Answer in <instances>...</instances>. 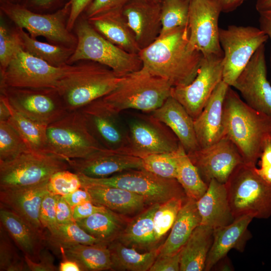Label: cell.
I'll return each mask as SVG.
<instances>
[{
    "label": "cell",
    "instance_id": "obj_1",
    "mask_svg": "<svg viewBox=\"0 0 271 271\" xmlns=\"http://www.w3.org/2000/svg\"><path fill=\"white\" fill-rule=\"evenodd\" d=\"M143 66L172 87L184 86L196 77L203 56L189 41L188 27L175 29L142 49Z\"/></svg>",
    "mask_w": 271,
    "mask_h": 271
},
{
    "label": "cell",
    "instance_id": "obj_2",
    "mask_svg": "<svg viewBox=\"0 0 271 271\" xmlns=\"http://www.w3.org/2000/svg\"><path fill=\"white\" fill-rule=\"evenodd\" d=\"M222 122L224 136L236 146L243 163L256 166L266 143L271 140V116L249 106L229 86Z\"/></svg>",
    "mask_w": 271,
    "mask_h": 271
},
{
    "label": "cell",
    "instance_id": "obj_3",
    "mask_svg": "<svg viewBox=\"0 0 271 271\" xmlns=\"http://www.w3.org/2000/svg\"><path fill=\"white\" fill-rule=\"evenodd\" d=\"M172 88L168 81L143 66L120 77L115 88L102 98L118 113L129 109L153 112L171 96Z\"/></svg>",
    "mask_w": 271,
    "mask_h": 271
},
{
    "label": "cell",
    "instance_id": "obj_4",
    "mask_svg": "<svg viewBox=\"0 0 271 271\" xmlns=\"http://www.w3.org/2000/svg\"><path fill=\"white\" fill-rule=\"evenodd\" d=\"M75 26L77 44L68 64L80 61L94 62L108 67L119 77L143 67L139 54L127 52L110 42L86 18L77 20Z\"/></svg>",
    "mask_w": 271,
    "mask_h": 271
},
{
    "label": "cell",
    "instance_id": "obj_5",
    "mask_svg": "<svg viewBox=\"0 0 271 271\" xmlns=\"http://www.w3.org/2000/svg\"><path fill=\"white\" fill-rule=\"evenodd\" d=\"M120 78L108 67L89 61L74 65L61 80L57 90L67 110L71 111L109 93Z\"/></svg>",
    "mask_w": 271,
    "mask_h": 271
},
{
    "label": "cell",
    "instance_id": "obj_6",
    "mask_svg": "<svg viewBox=\"0 0 271 271\" xmlns=\"http://www.w3.org/2000/svg\"><path fill=\"white\" fill-rule=\"evenodd\" d=\"M256 166H238L225 184L235 218L249 215L253 218L271 216V184L256 172Z\"/></svg>",
    "mask_w": 271,
    "mask_h": 271
},
{
    "label": "cell",
    "instance_id": "obj_7",
    "mask_svg": "<svg viewBox=\"0 0 271 271\" xmlns=\"http://www.w3.org/2000/svg\"><path fill=\"white\" fill-rule=\"evenodd\" d=\"M77 174L82 188L89 185H101L123 189L142 196L149 205L162 204L175 197L187 198L176 179L162 178L143 169H131L100 178Z\"/></svg>",
    "mask_w": 271,
    "mask_h": 271
},
{
    "label": "cell",
    "instance_id": "obj_8",
    "mask_svg": "<svg viewBox=\"0 0 271 271\" xmlns=\"http://www.w3.org/2000/svg\"><path fill=\"white\" fill-rule=\"evenodd\" d=\"M47 133L49 154L66 161L84 158L103 148L90 131L80 109L48 125Z\"/></svg>",
    "mask_w": 271,
    "mask_h": 271
},
{
    "label": "cell",
    "instance_id": "obj_9",
    "mask_svg": "<svg viewBox=\"0 0 271 271\" xmlns=\"http://www.w3.org/2000/svg\"><path fill=\"white\" fill-rule=\"evenodd\" d=\"M73 66H52L22 48L15 54L6 70L0 72V89L7 87L57 89Z\"/></svg>",
    "mask_w": 271,
    "mask_h": 271
},
{
    "label": "cell",
    "instance_id": "obj_10",
    "mask_svg": "<svg viewBox=\"0 0 271 271\" xmlns=\"http://www.w3.org/2000/svg\"><path fill=\"white\" fill-rule=\"evenodd\" d=\"M1 10L17 27L26 30L30 36H42L56 44L75 47L76 36L69 31L67 24L70 12V2L62 9L50 14L33 12L14 2L1 3Z\"/></svg>",
    "mask_w": 271,
    "mask_h": 271
},
{
    "label": "cell",
    "instance_id": "obj_11",
    "mask_svg": "<svg viewBox=\"0 0 271 271\" xmlns=\"http://www.w3.org/2000/svg\"><path fill=\"white\" fill-rule=\"evenodd\" d=\"M69 168L65 160L56 155L24 153L10 161L0 162V189L39 185Z\"/></svg>",
    "mask_w": 271,
    "mask_h": 271
},
{
    "label": "cell",
    "instance_id": "obj_12",
    "mask_svg": "<svg viewBox=\"0 0 271 271\" xmlns=\"http://www.w3.org/2000/svg\"><path fill=\"white\" fill-rule=\"evenodd\" d=\"M268 39L259 28L229 25L219 28V42L223 52L222 80L232 87L251 58Z\"/></svg>",
    "mask_w": 271,
    "mask_h": 271
},
{
    "label": "cell",
    "instance_id": "obj_13",
    "mask_svg": "<svg viewBox=\"0 0 271 271\" xmlns=\"http://www.w3.org/2000/svg\"><path fill=\"white\" fill-rule=\"evenodd\" d=\"M1 94L7 97L17 111L46 125L69 112L56 88L7 87L1 90Z\"/></svg>",
    "mask_w": 271,
    "mask_h": 271
},
{
    "label": "cell",
    "instance_id": "obj_14",
    "mask_svg": "<svg viewBox=\"0 0 271 271\" xmlns=\"http://www.w3.org/2000/svg\"><path fill=\"white\" fill-rule=\"evenodd\" d=\"M126 154L141 158L176 151L180 143L173 131L152 114H137L128 123Z\"/></svg>",
    "mask_w": 271,
    "mask_h": 271
},
{
    "label": "cell",
    "instance_id": "obj_15",
    "mask_svg": "<svg viewBox=\"0 0 271 271\" xmlns=\"http://www.w3.org/2000/svg\"><path fill=\"white\" fill-rule=\"evenodd\" d=\"M223 56L202 59L194 79L184 86L173 87L171 96L178 101L194 120L202 112L213 91L222 80Z\"/></svg>",
    "mask_w": 271,
    "mask_h": 271
},
{
    "label": "cell",
    "instance_id": "obj_16",
    "mask_svg": "<svg viewBox=\"0 0 271 271\" xmlns=\"http://www.w3.org/2000/svg\"><path fill=\"white\" fill-rule=\"evenodd\" d=\"M221 11L212 0H191L188 29L189 41L204 57L223 56L219 42L218 19Z\"/></svg>",
    "mask_w": 271,
    "mask_h": 271
},
{
    "label": "cell",
    "instance_id": "obj_17",
    "mask_svg": "<svg viewBox=\"0 0 271 271\" xmlns=\"http://www.w3.org/2000/svg\"><path fill=\"white\" fill-rule=\"evenodd\" d=\"M187 155L207 185L212 179L225 184L234 169L244 163L238 149L226 136L211 146Z\"/></svg>",
    "mask_w": 271,
    "mask_h": 271
},
{
    "label": "cell",
    "instance_id": "obj_18",
    "mask_svg": "<svg viewBox=\"0 0 271 271\" xmlns=\"http://www.w3.org/2000/svg\"><path fill=\"white\" fill-rule=\"evenodd\" d=\"M80 109L90 131L103 148L126 154L128 131L121 122L119 113L109 108L102 98Z\"/></svg>",
    "mask_w": 271,
    "mask_h": 271
},
{
    "label": "cell",
    "instance_id": "obj_19",
    "mask_svg": "<svg viewBox=\"0 0 271 271\" xmlns=\"http://www.w3.org/2000/svg\"><path fill=\"white\" fill-rule=\"evenodd\" d=\"M265 44L254 53L232 86L252 108L271 116V85L267 78Z\"/></svg>",
    "mask_w": 271,
    "mask_h": 271
},
{
    "label": "cell",
    "instance_id": "obj_20",
    "mask_svg": "<svg viewBox=\"0 0 271 271\" xmlns=\"http://www.w3.org/2000/svg\"><path fill=\"white\" fill-rule=\"evenodd\" d=\"M74 172L91 178H105L131 169H142L141 158L101 148L82 159L66 161Z\"/></svg>",
    "mask_w": 271,
    "mask_h": 271
},
{
    "label": "cell",
    "instance_id": "obj_21",
    "mask_svg": "<svg viewBox=\"0 0 271 271\" xmlns=\"http://www.w3.org/2000/svg\"><path fill=\"white\" fill-rule=\"evenodd\" d=\"M161 3L151 0H130L122 13L141 50L154 42L161 29Z\"/></svg>",
    "mask_w": 271,
    "mask_h": 271
},
{
    "label": "cell",
    "instance_id": "obj_22",
    "mask_svg": "<svg viewBox=\"0 0 271 271\" xmlns=\"http://www.w3.org/2000/svg\"><path fill=\"white\" fill-rule=\"evenodd\" d=\"M48 182L39 185L0 189L1 206L15 212L39 230L45 229L40 220L42 201L49 192Z\"/></svg>",
    "mask_w": 271,
    "mask_h": 271
},
{
    "label": "cell",
    "instance_id": "obj_23",
    "mask_svg": "<svg viewBox=\"0 0 271 271\" xmlns=\"http://www.w3.org/2000/svg\"><path fill=\"white\" fill-rule=\"evenodd\" d=\"M229 86L223 80L221 81L213 91L202 112L194 120L200 148L211 146L225 136L222 122L223 102Z\"/></svg>",
    "mask_w": 271,
    "mask_h": 271
},
{
    "label": "cell",
    "instance_id": "obj_24",
    "mask_svg": "<svg viewBox=\"0 0 271 271\" xmlns=\"http://www.w3.org/2000/svg\"><path fill=\"white\" fill-rule=\"evenodd\" d=\"M253 219L249 215L241 216L228 225L214 229L213 241L207 257L205 271L212 270L230 250L244 251L247 241L252 237L248 227Z\"/></svg>",
    "mask_w": 271,
    "mask_h": 271
},
{
    "label": "cell",
    "instance_id": "obj_25",
    "mask_svg": "<svg viewBox=\"0 0 271 271\" xmlns=\"http://www.w3.org/2000/svg\"><path fill=\"white\" fill-rule=\"evenodd\" d=\"M152 114L173 131L187 154L200 149L194 119L174 97L171 96L168 97Z\"/></svg>",
    "mask_w": 271,
    "mask_h": 271
},
{
    "label": "cell",
    "instance_id": "obj_26",
    "mask_svg": "<svg viewBox=\"0 0 271 271\" xmlns=\"http://www.w3.org/2000/svg\"><path fill=\"white\" fill-rule=\"evenodd\" d=\"M1 224L17 245L34 261L39 260L46 237L39 230L12 211L1 206Z\"/></svg>",
    "mask_w": 271,
    "mask_h": 271
},
{
    "label": "cell",
    "instance_id": "obj_27",
    "mask_svg": "<svg viewBox=\"0 0 271 271\" xmlns=\"http://www.w3.org/2000/svg\"><path fill=\"white\" fill-rule=\"evenodd\" d=\"M201 224L215 229L231 223L234 220L225 184L210 181L204 194L196 201Z\"/></svg>",
    "mask_w": 271,
    "mask_h": 271
},
{
    "label": "cell",
    "instance_id": "obj_28",
    "mask_svg": "<svg viewBox=\"0 0 271 271\" xmlns=\"http://www.w3.org/2000/svg\"><path fill=\"white\" fill-rule=\"evenodd\" d=\"M82 188L87 190L95 204L125 217L137 215L149 205L142 196L117 187L89 185Z\"/></svg>",
    "mask_w": 271,
    "mask_h": 271
},
{
    "label": "cell",
    "instance_id": "obj_29",
    "mask_svg": "<svg viewBox=\"0 0 271 271\" xmlns=\"http://www.w3.org/2000/svg\"><path fill=\"white\" fill-rule=\"evenodd\" d=\"M87 19L95 30L110 42L127 52L139 54L141 50L122 10L109 11Z\"/></svg>",
    "mask_w": 271,
    "mask_h": 271
},
{
    "label": "cell",
    "instance_id": "obj_30",
    "mask_svg": "<svg viewBox=\"0 0 271 271\" xmlns=\"http://www.w3.org/2000/svg\"><path fill=\"white\" fill-rule=\"evenodd\" d=\"M201 224L196 201L188 198L180 210L170 233L159 246L158 257L172 255L180 251L193 231Z\"/></svg>",
    "mask_w": 271,
    "mask_h": 271
},
{
    "label": "cell",
    "instance_id": "obj_31",
    "mask_svg": "<svg viewBox=\"0 0 271 271\" xmlns=\"http://www.w3.org/2000/svg\"><path fill=\"white\" fill-rule=\"evenodd\" d=\"M160 204L150 205L129 220L117 240L136 250L149 251L157 247L154 216Z\"/></svg>",
    "mask_w": 271,
    "mask_h": 271
},
{
    "label": "cell",
    "instance_id": "obj_32",
    "mask_svg": "<svg viewBox=\"0 0 271 271\" xmlns=\"http://www.w3.org/2000/svg\"><path fill=\"white\" fill-rule=\"evenodd\" d=\"M214 229L200 224L180 250V271L204 270L213 241Z\"/></svg>",
    "mask_w": 271,
    "mask_h": 271
},
{
    "label": "cell",
    "instance_id": "obj_33",
    "mask_svg": "<svg viewBox=\"0 0 271 271\" xmlns=\"http://www.w3.org/2000/svg\"><path fill=\"white\" fill-rule=\"evenodd\" d=\"M125 217L107 209L76 222L87 233L108 244L117 239L125 227L129 220Z\"/></svg>",
    "mask_w": 271,
    "mask_h": 271
},
{
    "label": "cell",
    "instance_id": "obj_34",
    "mask_svg": "<svg viewBox=\"0 0 271 271\" xmlns=\"http://www.w3.org/2000/svg\"><path fill=\"white\" fill-rule=\"evenodd\" d=\"M58 249L60 253L76 261L82 270H111L110 253L107 244H76L60 246Z\"/></svg>",
    "mask_w": 271,
    "mask_h": 271
},
{
    "label": "cell",
    "instance_id": "obj_35",
    "mask_svg": "<svg viewBox=\"0 0 271 271\" xmlns=\"http://www.w3.org/2000/svg\"><path fill=\"white\" fill-rule=\"evenodd\" d=\"M108 247L112 270L149 271L159 254V246L140 253L117 240L109 243Z\"/></svg>",
    "mask_w": 271,
    "mask_h": 271
},
{
    "label": "cell",
    "instance_id": "obj_36",
    "mask_svg": "<svg viewBox=\"0 0 271 271\" xmlns=\"http://www.w3.org/2000/svg\"><path fill=\"white\" fill-rule=\"evenodd\" d=\"M8 105L11 115L8 122L19 133L30 150L36 153L49 154L47 133L48 125L20 113L11 105L9 101Z\"/></svg>",
    "mask_w": 271,
    "mask_h": 271
},
{
    "label": "cell",
    "instance_id": "obj_37",
    "mask_svg": "<svg viewBox=\"0 0 271 271\" xmlns=\"http://www.w3.org/2000/svg\"><path fill=\"white\" fill-rule=\"evenodd\" d=\"M17 30L25 51L55 67L68 64L75 47L41 42L31 37L24 29L17 27Z\"/></svg>",
    "mask_w": 271,
    "mask_h": 271
},
{
    "label": "cell",
    "instance_id": "obj_38",
    "mask_svg": "<svg viewBox=\"0 0 271 271\" xmlns=\"http://www.w3.org/2000/svg\"><path fill=\"white\" fill-rule=\"evenodd\" d=\"M177 158L176 179L187 197L197 201L206 192L208 185L202 180L197 168L180 144L177 151Z\"/></svg>",
    "mask_w": 271,
    "mask_h": 271
},
{
    "label": "cell",
    "instance_id": "obj_39",
    "mask_svg": "<svg viewBox=\"0 0 271 271\" xmlns=\"http://www.w3.org/2000/svg\"><path fill=\"white\" fill-rule=\"evenodd\" d=\"M190 3L189 0H162L161 29L158 38L179 28L188 27Z\"/></svg>",
    "mask_w": 271,
    "mask_h": 271
},
{
    "label": "cell",
    "instance_id": "obj_40",
    "mask_svg": "<svg viewBox=\"0 0 271 271\" xmlns=\"http://www.w3.org/2000/svg\"><path fill=\"white\" fill-rule=\"evenodd\" d=\"M48 240L50 244L56 248L60 246L76 244H94L102 243L87 233L76 221L59 225L56 232L49 234Z\"/></svg>",
    "mask_w": 271,
    "mask_h": 271
},
{
    "label": "cell",
    "instance_id": "obj_41",
    "mask_svg": "<svg viewBox=\"0 0 271 271\" xmlns=\"http://www.w3.org/2000/svg\"><path fill=\"white\" fill-rule=\"evenodd\" d=\"M17 130L8 121H0V162H6L31 152Z\"/></svg>",
    "mask_w": 271,
    "mask_h": 271
},
{
    "label": "cell",
    "instance_id": "obj_42",
    "mask_svg": "<svg viewBox=\"0 0 271 271\" xmlns=\"http://www.w3.org/2000/svg\"><path fill=\"white\" fill-rule=\"evenodd\" d=\"M187 198L175 197L160 204L154 216V234L157 244L171 229Z\"/></svg>",
    "mask_w": 271,
    "mask_h": 271
},
{
    "label": "cell",
    "instance_id": "obj_43",
    "mask_svg": "<svg viewBox=\"0 0 271 271\" xmlns=\"http://www.w3.org/2000/svg\"><path fill=\"white\" fill-rule=\"evenodd\" d=\"M177 151L152 154L142 158L143 169L162 178L176 179Z\"/></svg>",
    "mask_w": 271,
    "mask_h": 271
},
{
    "label": "cell",
    "instance_id": "obj_44",
    "mask_svg": "<svg viewBox=\"0 0 271 271\" xmlns=\"http://www.w3.org/2000/svg\"><path fill=\"white\" fill-rule=\"evenodd\" d=\"M8 233L1 224L0 270H28L25 258H22L13 244Z\"/></svg>",
    "mask_w": 271,
    "mask_h": 271
},
{
    "label": "cell",
    "instance_id": "obj_45",
    "mask_svg": "<svg viewBox=\"0 0 271 271\" xmlns=\"http://www.w3.org/2000/svg\"><path fill=\"white\" fill-rule=\"evenodd\" d=\"M22 48L21 39L17 28L15 30H11L1 21L0 25V72H3L6 70L15 54Z\"/></svg>",
    "mask_w": 271,
    "mask_h": 271
},
{
    "label": "cell",
    "instance_id": "obj_46",
    "mask_svg": "<svg viewBox=\"0 0 271 271\" xmlns=\"http://www.w3.org/2000/svg\"><path fill=\"white\" fill-rule=\"evenodd\" d=\"M81 188L82 183L78 175L68 170L56 172L48 182V188L50 193L62 196Z\"/></svg>",
    "mask_w": 271,
    "mask_h": 271
},
{
    "label": "cell",
    "instance_id": "obj_47",
    "mask_svg": "<svg viewBox=\"0 0 271 271\" xmlns=\"http://www.w3.org/2000/svg\"><path fill=\"white\" fill-rule=\"evenodd\" d=\"M57 196L50 192L48 193L44 197L40 208V222L44 228L48 230L49 234L54 233L59 225L56 214Z\"/></svg>",
    "mask_w": 271,
    "mask_h": 271
},
{
    "label": "cell",
    "instance_id": "obj_48",
    "mask_svg": "<svg viewBox=\"0 0 271 271\" xmlns=\"http://www.w3.org/2000/svg\"><path fill=\"white\" fill-rule=\"evenodd\" d=\"M130 0H93L87 7L85 17L89 19L111 11L122 10Z\"/></svg>",
    "mask_w": 271,
    "mask_h": 271
},
{
    "label": "cell",
    "instance_id": "obj_49",
    "mask_svg": "<svg viewBox=\"0 0 271 271\" xmlns=\"http://www.w3.org/2000/svg\"><path fill=\"white\" fill-rule=\"evenodd\" d=\"M25 260L29 270L55 271L58 270L54 264L53 256L47 250L42 251L38 260L34 261L24 255Z\"/></svg>",
    "mask_w": 271,
    "mask_h": 271
},
{
    "label": "cell",
    "instance_id": "obj_50",
    "mask_svg": "<svg viewBox=\"0 0 271 271\" xmlns=\"http://www.w3.org/2000/svg\"><path fill=\"white\" fill-rule=\"evenodd\" d=\"M180 251L172 255L157 257L149 271H179Z\"/></svg>",
    "mask_w": 271,
    "mask_h": 271
},
{
    "label": "cell",
    "instance_id": "obj_51",
    "mask_svg": "<svg viewBox=\"0 0 271 271\" xmlns=\"http://www.w3.org/2000/svg\"><path fill=\"white\" fill-rule=\"evenodd\" d=\"M259 168H255L256 173L265 181L271 184V140L268 141L259 158Z\"/></svg>",
    "mask_w": 271,
    "mask_h": 271
},
{
    "label": "cell",
    "instance_id": "obj_52",
    "mask_svg": "<svg viewBox=\"0 0 271 271\" xmlns=\"http://www.w3.org/2000/svg\"><path fill=\"white\" fill-rule=\"evenodd\" d=\"M56 214L59 225L74 222L73 208L62 196L58 195L56 204Z\"/></svg>",
    "mask_w": 271,
    "mask_h": 271
},
{
    "label": "cell",
    "instance_id": "obj_53",
    "mask_svg": "<svg viewBox=\"0 0 271 271\" xmlns=\"http://www.w3.org/2000/svg\"><path fill=\"white\" fill-rule=\"evenodd\" d=\"M107 208L95 204L92 202H86L76 206L73 208V217L75 221L86 218L91 215L104 211Z\"/></svg>",
    "mask_w": 271,
    "mask_h": 271
},
{
    "label": "cell",
    "instance_id": "obj_54",
    "mask_svg": "<svg viewBox=\"0 0 271 271\" xmlns=\"http://www.w3.org/2000/svg\"><path fill=\"white\" fill-rule=\"evenodd\" d=\"M93 0H70V12L67 27L71 31L74 27L81 14L86 10Z\"/></svg>",
    "mask_w": 271,
    "mask_h": 271
},
{
    "label": "cell",
    "instance_id": "obj_55",
    "mask_svg": "<svg viewBox=\"0 0 271 271\" xmlns=\"http://www.w3.org/2000/svg\"><path fill=\"white\" fill-rule=\"evenodd\" d=\"M63 197L72 208L83 203L92 202L91 197L89 192L86 189L82 188Z\"/></svg>",
    "mask_w": 271,
    "mask_h": 271
},
{
    "label": "cell",
    "instance_id": "obj_56",
    "mask_svg": "<svg viewBox=\"0 0 271 271\" xmlns=\"http://www.w3.org/2000/svg\"><path fill=\"white\" fill-rule=\"evenodd\" d=\"M259 13V29L262 30L270 40L271 42V10L261 12ZM271 68V51H270Z\"/></svg>",
    "mask_w": 271,
    "mask_h": 271
},
{
    "label": "cell",
    "instance_id": "obj_57",
    "mask_svg": "<svg viewBox=\"0 0 271 271\" xmlns=\"http://www.w3.org/2000/svg\"><path fill=\"white\" fill-rule=\"evenodd\" d=\"M220 8L221 12L229 13L236 10L246 0H212Z\"/></svg>",
    "mask_w": 271,
    "mask_h": 271
},
{
    "label": "cell",
    "instance_id": "obj_58",
    "mask_svg": "<svg viewBox=\"0 0 271 271\" xmlns=\"http://www.w3.org/2000/svg\"><path fill=\"white\" fill-rule=\"evenodd\" d=\"M62 259L59 264V271H82L80 265L75 260L68 258L63 253L60 252Z\"/></svg>",
    "mask_w": 271,
    "mask_h": 271
},
{
    "label": "cell",
    "instance_id": "obj_59",
    "mask_svg": "<svg viewBox=\"0 0 271 271\" xmlns=\"http://www.w3.org/2000/svg\"><path fill=\"white\" fill-rule=\"evenodd\" d=\"M11 115L7 97L4 94L0 96V121H8Z\"/></svg>",
    "mask_w": 271,
    "mask_h": 271
},
{
    "label": "cell",
    "instance_id": "obj_60",
    "mask_svg": "<svg viewBox=\"0 0 271 271\" xmlns=\"http://www.w3.org/2000/svg\"><path fill=\"white\" fill-rule=\"evenodd\" d=\"M56 0H27V3L30 7L44 9L51 7Z\"/></svg>",
    "mask_w": 271,
    "mask_h": 271
},
{
    "label": "cell",
    "instance_id": "obj_61",
    "mask_svg": "<svg viewBox=\"0 0 271 271\" xmlns=\"http://www.w3.org/2000/svg\"><path fill=\"white\" fill-rule=\"evenodd\" d=\"M255 8L258 13L271 10V0H257Z\"/></svg>",
    "mask_w": 271,
    "mask_h": 271
},
{
    "label": "cell",
    "instance_id": "obj_62",
    "mask_svg": "<svg viewBox=\"0 0 271 271\" xmlns=\"http://www.w3.org/2000/svg\"><path fill=\"white\" fill-rule=\"evenodd\" d=\"M1 3L3 2H13V0H1Z\"/></svg>",
    "mask_w": 271,
    "mask_h": 271
},
{
    "label": "cell",
    "instance_id": "obj_63",
    "mask_svg": "<svg viewBox=\"0 0 271 271\" xmlns=\"http://www.w3.org/2000/svg\"><path fill=\"white\" fill-rule=\"evenodd\" d=\"M152 1H154L155 2H157V3H161L162 0H151Z\"/></svg>",
    "mask_w": 271,
    "mask_h": 271
},
{
    "label": "cell",
    "instance_id": "obj_64",
    "mask_svg": "<svg viewBox=\"0 0 271 271\" xmlns=\"http://www.w3.org/2000/svg\"><path fill=\"white\" fill-rule=\"evenodd\" d=\"M189 1H191V0H189Z\"/></svg>",
    "mask_w": 271,
    "mask_h": 271
}]
</instances>
